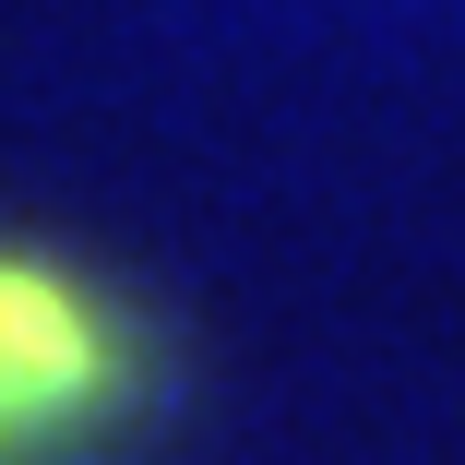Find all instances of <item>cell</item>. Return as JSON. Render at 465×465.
Returning a JSON list of instances; mask_svg holds the SVG:
<instances>
[{
	"instance_id": "1",
	"label": "cell",
	"mask_w": 465,
	"mask_h": 465,
	"mask_svg": "<svg viewBox=\"0 0 465 465\" xmlns=\"http://www.w3.org/2000/svg\"><path fill=\"white\" fill-rule=\"evenodd\" d=\"M120 394V334L108 311L36 262H0V465L48 453Z\"/></svg>"
}]
</instances>
